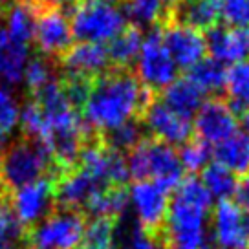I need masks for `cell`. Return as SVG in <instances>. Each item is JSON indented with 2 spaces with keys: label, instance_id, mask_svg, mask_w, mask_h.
Wrapping results in <instances>:
<instances>
[{
  "label": "cell",
  "instance_id": "1f68e13d",
  "mask_svg": "<svg viewBox=\"0 0 249 249\" xmlns=\"http://www.w3.org/2000/svg\"><path fill=\"white\" fill-rule=\"evenodd\" d=\"M128 249H167L163 242L156 240L145 231H141L140 227H136V231L130 234V248Z\"/></svg>",
  "mask_w": 249,
  "mask_h": 249
},
{
  "label": "cell",
  "instance_id": "7402d4cb",
  "mask_svg": "<svg viewBox=\"0 0 249 249\" xmlns=\"http://www.w3.org/2000/svg\"><path fill=\"white\" fill-rule=\"evenodd\" d=\"M121 11L126 22L138 26L140 30H152L156 26H161L171 17V11L165 6L163 0H123Z\"/></svg>",
  "mask_w": 249,
  "mask_h": 249
},
{
  "label": "cell",
  "instance_id": "d6a6232c",
  "mask_svg": "<svg viewBox=\"0 0 249 249\" xmlns=\"http://www.w3.org/2000/svg\"><path fill=\"white\" fill-rule=\"evenodd\" d=\"M233 198H234V203H236L240 209L249 213V172L244 174V176L238 179Z\"/></svg>",
  "mask_w": 249,
  "mask_h": 249
},
{
  "label": "cell",
  "instance_id": "4fadbf2b",
  "mask_svg": "<svg viewBox=\"0 0 249 249\" xmlns=\"http://www.w3.org/2000/svg\"><path fill=\"white\" fill-rule=\"evenodd\" d=\"M158 28L165 48L171 53L172 61L176 62L178 70H191L195 64L207 57V44L202 31H196L174 20H167Z\"/></svg>",
  "mask_w": 249,
  "mask_h": 249
},
{
  "label": "cell",
  "instance_id": "ac0fdd59",
  "mask_svg": "<svg viewBox=\"0 0 249 249\" xmlns=\"http://www.w3.org/2000/svg\"><path fill=\"white\" fill-rule=\"evenodd\" d=\"M28 61L30 46L13 40L6 28L0 26V79L8 85L20 83Z\"/></svg>",
  "mask_w": 249,
  "mask_h": 249
},
{
  "label": "cell",
  "instance_id": "484cf974",
  "mask_svg": "<svg viewBox=\"0 0 249 249\" xmlns=\"http://www.w3.org/2000/svg\"><path fill=\"white\" fill-rule=\"evenodd\" d=\"M202 183L207 189L211 198H216L218 202L231 200L234 195V189L238 183V178L231 171L224 169L222 165L211 161L202 171Z\"/></svg>",
  "mask_w": 249,
  "mask_h": 249
},
{
  "label": "cell",
  "instance_id": "30bf717a",
  "mask_svg": "<svg viewBox=\"0 0 249 249\" xmlns=\"http://www.w3.org/2000/svg\"><path fill=\"white\" fill-rule=\"evenodd\" d=\"M9 200L17 220L26 231L40 224L57 207L52 178H42L22 189H17L9 193Z\"/></svg>",
  "mask_w": 249,
  "mask_h": 249
},
{
  "label": "cell",
  "instance_id": "f546056e",
  "mask_svg": "<svg viewBox=\"0 0 249 249\" xmlns=\"http://www.w3.org/2000/svg\"><path fill=\"white\" fill-rule=\"evenodd\" d=\"M20 119V107L8 88H0V148L9 143Z\"/></svg>",
  "mask_w": 249,
  "mask_h": 249
},
{
  "label": "cell",
  "instance_id": "d590c367",
  "mask_svg": "<svg viewBox=\"0 0 249 249\" xmlns=\"http://www.w3.org/2000/svg\"><path fill=\"white\" fill-rule=\"evenodd\" d=\"M240 116H242L240 121H242V124H244V128H246V134H249V108L244 110Z\"/></svg>",
  "mask_w": 249,
  "mask_h": 249
},
{
  "label": "cell",
  "instance_id": "7c38bea8",
  "mask_svg": "<svg viewBox=\"0 0 249 249\" xmlns=\"http://www.w3.org/2000/svg\"><path fill=\"white\" fill-rule=\"evenodd\" d=\"M211 236L216 249H249V213L231 200L218 202L211 214Z\"/></svg>",
  "mask_w": 249,
  "mask_h": 249
},
{
  "label": "cell",
  "instance_id": "8fae6325",
  "mask_svg": "<svg viewBox=\"0 0 249 249\" xmlns=\"http://www.w3.org/2000/svg\"><path fill=\"white\" fill-rule=\"evenodd\" d=\"M141 123L150 138L163 141L174 148L185 145L187 141L195 138L193 119H187V117L172 112L169 107H165L163 103L158 99V93L147 107V110L143 112Z\"/></svg>",
  "mask_w": 249,
  "mask_h": 249
},
{
  "label": "cell",
  "instance_id": "3957f363",
  "mask_svg": "<svg viewBox=\"0 0 249 249\" xmlns=\"http://www.w3.org/2000/svg\"><path fill=\"white\" fill-rule=\"evenodd\" d=\"M55 172L52 156L44 145L28 138H17L2 148L0 185L8 193L35 183L42 178H52Z\"/></svg>",
  "mask_w": 249,
  "mask_h": 249
},
{
  "label": "cell",
  "instance_id": "d4e9b609",
  "mask_svg": "<svg viewBox=\"0 0 249 249\" xmlns=\"http://www.w3.org/2000/svg\"><path fill=\"white\" fill-rule=\"evenodd\" d=\"M99 138L108 148L126 156L141 140L147 138V132H145L141 119H132V121H126V123L112 128L108 132L101 134Z\"/></svg>",
  "mask_w": 249,
  "mask_h": 249
},
{
  "label": "cell",
  "instance_id": "83f0119b",
  "mask_svg": "<svg viewBox=\"0 0 249 249\" xmlns=\"http://www.w3.org/2000/svg\"><path fill=\"white\" fill-rule=\"evenodd\" d=\"M55 70H57V61L53 59H48L44 55H37L28 61L26 68H24V81L28 85V90H30V97H33L37 92H40L44 86L53 81L57 75H55Z\"/></svg>",
  "mask_w": 249,
  "mask_h": 249
},
{
  "label": "cell",
  "instance_id": "2e32d148",
  "mask_svg": "<svg viewBox=\"0 0 249 249\" xmlns=\"http://www.w3.org/2000/svg\"><path fill=\"white\" fill-rule=\"evenodd\" d=\"M222 18V0H181L171 11L169 20L196 31H209Z\"/></svg>",
  "mask_w": 249,
  "mask_h": 249
},
{
  "label": "cell",
  "instance_id": "f1b7e54d",
  "mask_svg": "<svg viewBox=\"0 0 249 249\" xmlns=\"http://www.w3.org/2000/svg\"><path fill=\"white\" fill-rule=\"evenodd\" d=\"M179 161H181V167L187 174H198L202 172L207 165L211 163V158H213V148L211 145L203 143L202 140L198 138H193L189 140L185 145H181L178 150Z\"/></svg>",
  "mask_w": 249,
  "mask_h": 249
},
{
  "label": "cell",
  "instance_id": "7a4b0ae2",
  "mask_svg": "<svg viewBox=\"0 0 249 249\" xmlns=\"http://www.w3.org/2000/svg\"><path fill=\"white\" fill-rule=\"evenodd\" d=\"M124 158L128 178L134 183L154 181L156 185L171 195L185 178L178 150L150 136L141 140Z\"/></svg>",
  "mask_w": 249,
  "mask_h": 249
},
{
  "label": "cell",
  "instance_id": "836d02e7",
  "mask_svg": "<svg viewBox=\"0 0 249 249\" xmlns=\"http://www.w3.org/2000/svg\"><path fill=\"white\" fill-rule=\"evenodd\" d=\"M28 2L30 6H33L35 9H42V8H62V9H71L75 0H24Z\"/></svg>",
  "mask_w": 249,
  "mask_h": 249
},
{
  "label": "cell",
  "instance_id": "74e56055",
  "mask_svg": "<svg viewBox=\"0 0 249 249\" xmlns=\"http://www.w3.org/2000/svg\"><path fill=\"white\" fill-rule=\"evenodd\" d=\"M0 165H2V148H0Z\"/></svg>",
  "mask_w": 249,
  "mask_h": 249
},
{
  "label": "cell",
  "instance_id": "4316f807",
  "mask_svg": "<svg viewBox=\"0 0 249 249\" xmlns=\"http://www.w3.org/2000/svg\"><path fill=\"white\" fill-rule=\"evenodd\" d=\"M117 224H119V220H116V218H88L86 220L85 234H83V240H81V248L112 249Z\"/></svg>",
  "mask_w": 249,
  "mask_h": 249
},
{
  "label": "cell",
  "instance_id": "9c48e42d",
  "mask_svg": "<svg viewBox=\"0 0 249 249\" xmlns=\"http://www.w3.org/2000/svg\"><path fill=\"white\" fill-rule=\"evenodd\" d=\"M195 138L207 145H218L238 132V116L222 97H209L195 114Z\"/></svg>",
  "mask_w": 249,
  "mask_h": 249
},
{
  "label": "cell",
  "instance_id": "e575fe53",
  "mask_svg": "<svg viewBox=\"0 0 249 249\" xmlns=\"http://www.w3.org/2000/svg\"><path fill=\"white\" fill-rule=\"evenodd\" d=\"M117 2L121 4L123 0H75V4H110V6H116Z\"/></svg>",
  "mask_w": 249,
  "mask_h": 249
},
{
  "label": "cell",
  "instance_id": "603a6c76",
  "mask_svg": "<svg viewBox=\"0 0 249 249\" xmlns=\"http://www.w3.org/2000/svg\"><path fill=\"white\" fill-rule=\"evenodd\" d=\"M185 77L203 93L216 97L220 92H224L226 88V77H227V66L218 62L213 57H205L202 61L195 64L191 70H187Z\"/></svg>",
  "mask_w": 249,
  "mask_h": 249
},
{
  "label": "cell",
  "instance_id": "4dcf8cb0",
  "mask_svg": "<svg viewBox=\"0 0 249 249\" xmlns=\"http://www.w3.org/2000/svg\"><path fill=\"white\" fill-rule=\"evenodd\" d=\"M222 18L229 28H249V0H222Z\"/></svg>",
  "mask_w": 249,
  "mask_h": 249
},
{
  "label": "cell",
  "instance_id": "9a60e30c",
  "mask_svg": "<svg viewBox=\"0 0 249 249\" xmlns=\"http://www.w3.org/2000/svg\"><path fill=\"white\" fill-rule=\"evenodd\" d=\"M207 53L222 64H238L249 57V28L214 26L205 33Z\"/></svg>",
  "mask_w": 249,
  "mask_h": 249
},
{
  "label": "cell",
  "instance_id": "ffe728a7",
  "mask_svg": "<svg viewBox=\"0 0 249 249\" xmlns=\"http://www.w3.org/2000/svg\"><path fill=\"white\" fill-rule=\"evenodd\" d=\"M143 30L138 26L126 24L124 30L107 44L112 68H123V70H134L138 57H140L141 46H143Z\"/></svg>",
  "mask_w": 249,
  "mask_h": 249
},
{
  "label": "cell",
  "instance_id": "d6986e66",
  "mask_svg": "<svg viewBox=\"0 0 249 249\" xmlns=\"http://www.w3.org/2000/svg\"><path fill=\"white\" fill-rule=\"evenodd\" d=\"M35 18H37V9L30 6L28 2L8 0L2 13V26L6 28L13 40L30 46L35 35Z\"/></svg>",
  "mask_w": 249,
  "mask_h": 249
},
{
  "label": "cell",
  "instance_id": "8992f818",
  "mask_svg": "<svg viewBox=\"0 0 249 249\" xmlns=\"http://www.w3.org/2000/svg\"><path fill=\"white\" fill-rule=\"evenodd\" d=\"M134 68H136L134 73L138 75V79L156 93L165 90L178 79V66L172 61L171 53L167 52L158 26L145 35L140 57Z\"/></svg>",
  "mask_w": 249,
  "mask_h": 249
},
{
  "label": "cell",
  "instance_id": "8d00e7d4",
  "mask_svg": "<svg viewBox=\"0 0 249 249\" xmlns=\"http://www.w3.org/2000/svg\"><path fill=\"white\" fill-rule=\"evenodd\" d=\"M0 249H17V248H13V246H11V244H8V242L0 240Z\"/></svg>",
  "mask_w": 249,
  "mask_h": 249
},
{
  "label": "cell",
  "instance_id": "ba28073f",
  "mask_svg": "<svg viewBox=\"0 0 249 249\" xmlns=\"http://www.w3.org/2000/svg\"><path fill=\"white\" fill-rule=\"evenodd\" d=\"M33 40L39 48V55L57 61L73 44L68 11L62 8L37 9Z\"/></svg>",
  "mask_w": 249,
  "mask_h": 249
},
{
  "label": "cell",
  "instance_id": "cb8c5ba5",
  "mask_svg": "<svg viewBox=\"0 0 249 249\" xmlns=\"http://www.w3.org/2000/svg\"><path fill=\"white\" fill-rule=\"evenodd\" d=\"M226 93L229 107L240 116L244 110L249 108V61L238 62L227 68Z\"/></svg>",
  "mask_w": 249,
  "mask_h": 249
},
{
  "label": "cell",
  "instance_id": "5b68a950",
  "mask_svg": "<svg viewBox=\"0 0 249 249\" xmlns=\"http://www.w3.org/2000/svg\"><path fill=\"white\" fill-rule=\"evenodd\" d=\"M88 218L73 209L55 207L40 224L26 231L28 249H77Z\"/></svg>",
  "mask_w": 249,
  "mask_h": 249
},
{
  "label": "cell",
  "instance_id": "5bb4252c",
  "mask_svg": "<svg viewBox=\"0 0 249 249\" xmlns=\"http://www.w3.org/2000/svg\"><path fill=\"white\" fill-rule=\"evenodd\" d=\"M59 66L64 71V75L90 79V81L112 68L107 46L93 42H73L57 59V68Z\"/></svg>",
  "mask_w": 249,
  "mask_h": 249
},
{
  "label": "cell",
  "instance_id": "e0dca14e",
  "mask_svg": "<svg viewBox=\"0 0 249 249\" xmlns=\"http://www.w3.org/2000/svg\"><path fill=\"white\" fill-rule=\"evenodd\" d=\"M158 99L163 103L165 107H169L172 112H176L187 119H193L198 108L202 107V103L205 101V95L183 75L158 93Z\"/></svg>",
  "mask_w": 249,
  "mask_h": 249
},
{
  "label": "cell",
  "instance_id": "44dd1931",
  "mask_svg": "<svg viewBox=\"0 0 249 249\" xmlns=\"http://www.w3.org/2000/svg\"><path fill=\"white\" fill-rule=\"evenodd\" d=\"M214 163L231 171L234 176H244L249 172V134L234 132L231 138L218 143L213 148Z\"/></svg>",
  "mask_w": 249,
  "mask_h": 249
},
{
  "label": "cell",
  "instance_id": "6da1fadb",
  "mask_svg": "<svg viewBox=\"0 0 249 249\" xmlns=\"http://www.w3.org/2000/svg\"><path fill=\"white\" fill-rule=\"evenodd\" d=\"M154 97L156 92L143 85L134 70L110 68L92 81L79 114L92 132L101 136L126 121L141 119Z\"/></svg>",
  "mask_w": 249,
  "mask_h": 249
},
{
  "label": "cell",
  "instance_id": "52a82bcc",
  "mask_svg": "<svg viewBox=\"0 0 249 249\" xmlns=\"http://www.w3.org/2000/svg\"><path fill=\"white\" fill-rule=\"evenodd\" d=\"M130 200L138 213V227L167 248V214L169 193L154 181H141L130 187Z\"/></svg>",
  "mask_w": 249,
  "mask_h": 249
},
{
  "label": "cell",
  "instance_id": "277c9868",
  "mask_svg": "<svg viewBox=\"0 0 249 249\" xmlns=\"http://www.w3.org/2000/svg\"><path fill=\"white\" fill-rule=\"evenodd\" d=\"M68 17L71 35L77 42L107 46L126 26L121 8L110 4H73Z\"/></svg>",
  "mask_w": 249,
  "mask_h": 249
}]
</instances>
